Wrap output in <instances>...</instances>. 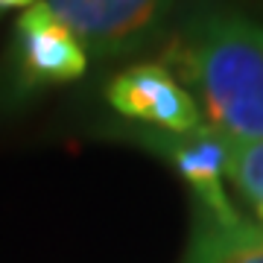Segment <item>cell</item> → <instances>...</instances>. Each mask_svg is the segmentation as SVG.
Segmentation results:
<instances>
[{"mask_svg": "<svg viewBox=\"0 0 263 263\" xmlns=\"http://www.w3.org/2000/svg\"><path fill=\"white\" fill-rule=\"evenodd\" d=\"M161 65L193 97L205 129L228 141L263 138V24L228 9L202 12Z\"/></svg>", "mask_w": 263, "mask_h": 263, "instance_id": "1", "label": "cell"}, {"mask_svg": "<svg viewBox=\"0 0 263 263\" xmlns=\"http://www.w3.org/2000/svg\"><path fill=\"white\" fill-rule=\"evenodd\" d=\"M173 0H35L41 15L56 21L82 44L88 59H120L143 47L161 27Z\"/></svg>", "mask_w": 263, "mask_h": 263, "instance_id": "2", "label": "cell"}, {"mask_svg": "<svg viewBox=\"0 0 263 263\" xmlns=\"http://www.w3.org/2000/svg\"><path fill=\"white\" fill-rule=\"evenodd\" d=\"M105 97L117 114L146 129L190 135L202 129V117L193 97L164 65L143 62L117 73L105 88Z\"/></svg>", "mask_w": 263, "mask_h": 263, "instance_id": "3", "label": "cell"}, {"mask_svg": "<svg viewBox=\"0 0 263 263\" xmlns=\"http://www.w3.org/2000/svg\"><path fill=\"white\" fill-rule=\"evenodd\" d=\"M135 141L146 149L158 152L164 161L173 164V170L187 181L193 190L196 205L208 208L216 216H234L240 214L228 199L222 179H226V161H228V141L211 129L190 132V135H170V132L146 129L135 132Z\"/></svg>", "mask_w": 263, "mask_h": 263, "instance_id": "4", "label": "cell"}, {"mask_svg": "<svg viewBox=\"0 0 263 263\" xmlns=\"http://www.w3.org/2000/svg\"><path fill=\"white\" fill-rule=\"evenodd\" d=\"M15 65L24 88H41L79 79L88 67V56L65 27L41 15L35 6H27L15 29Z\"/></svg>", "mask_w": 263, "mask_h": 263, "instance_id": "5", "label": "cell"}, {"mask_svg": "<svg viewBox=\"0 0 263 263\" xmlns=\"http://www.w3.org/2000/svg\"><path fill=\"white\" fill-rule=\"evenodd\" d=\"M184 263H263V228L243 214L216 216L193 202Z\"/></svg>", "mask_w": 263, "mask_h": 263, "instance_id": "6", "label": "cell"}, {"mask_svg": "<svg viewBox=\"0 0 263 263\" xmlns=\"http://www.w3.org/2000/svg\"><path fill=\"white\" fill-rule=\"evenodd\" d=\"M226 179L243 193V199L252 202L257 216H260L263 214V138H257V141H228Z\"/></svg>", "mask_w": 263, "mask_h": 263, "instance_id": "7", "label": "cell"}, {"mask_svg": "<svg viewBox=\"0 0 263 263\" xmlns=\"http://www.w3.org/2000/svg\"><path fill=\"white\" fill-rule=\"evenodd\" d=\"M32 3H35V0H0V12L15 9V6H24V9H27V6H32Z\"/></svg>", "mask_w": 263, "mask_h": 263, "instance_id": "8", "label": "cell"}]
</instances>
